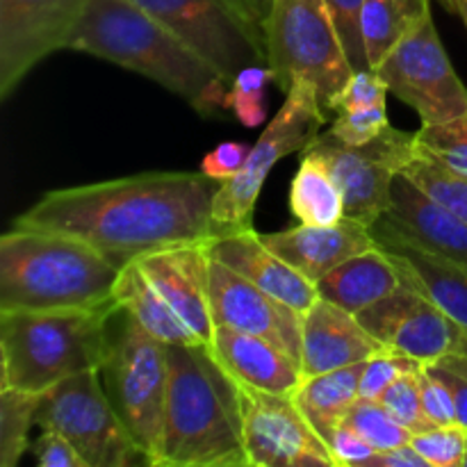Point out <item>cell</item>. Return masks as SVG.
<instances>
[{"instance_id": "obj_48", "label": "cell", "mask_w": 467, "mask_h": 467, "mask_svg": "<svg viewBox=\"0 0 467 467\" xmlns=\"http://www.w3.org/2000/svg\"><path fill=\"white\" fill-rule=\"evenodd\" d=\"M438 3L442 5V7L447 9V12L451 14H463V7H465V0H438Z\"/></svg>"}, {"instance_id": "obj_23", "label": "cell", "mask_w": 467, "mask_h": 467, "mask_svg": "<svg viewBox=\"0 0 467 467\" xmlns=\"http://www.w3.org/2000/svg\"><path fill=\"white\" fill-rule=\"evenodd\" d=\"M210 351L237 383L260 390L292 395L304 379L301 365L274 342L237 328L217 324Z\"/></svg>"}, {"instance_id": "obj_3", "label": "cell", "mask_w": 467, "mask_h": 467, "mask_svg": "<svg viewBox=\"0 0 467 467\" xmlns=\"http://www.w3.org/2000/svg\"><path fill=\"white\" fill-rule=\"evenodd\" d=\"M169 388L160 467H244L237 381L205 345H167Z\"/></svg>"}, {"instance_id": "obj_29", "label": "cell", "mask_w": 467, "mask_h": 467, "mask_svg": "<svg viewBox=\"0 0 467 467\" xmlns=\"http://www.w3.org/2000/svg\"><path fill=\"white\" fill-rule=\"evenodd\" d=\"M44 392H27L18 388H0V467H14L30 450L32 424Z\"/></svg>"}, {"instance_id": "obj_33", "label": "cell", "mask_w": 467, "mask_h": 467, "mask_svg": "<svg viewBox=\"0 0 467 467\" xmlns=\"http://www.w3.org/2000/svg\"><path fill=\"white\" fill-rule=\"evenodd\" d=\"M269 82H274V71L269 64H254V67L242 68L228 89L226 105L233 109L237 121L246 128H258L267 117V91Z\"/></svg>"}, {"instance_id": "obj_41", "label": "cell", "mask_w": 467, "mask_h": 467, "mask_svg": "<svg viewBox=\"0 0 467 467\" xmlns=\"http://www.w3.org/2000/svg\"><path fill=\"white\" fill-rule=\"evenodd\" d=\"M30 451L41 467H87L76 447L62 433L50 429H44V433L30 445Z\"/></svg>"}, {"instance_id": "obj_6", "label": "cell", "mask_w": 467, "mask_h": 467, "mask_svg": "<svg viewBox=\"0 0 467 467\" xmlns=\"http://www.w3.org/2000/svg\"><path fill=\"white\" fill-rule=\"evenodd\" d=\"M100 379L109 404L146 465H162L169 388L167 345L123 313L117 331L109 333V351L100 368Z\"/></svg>"}, {"instance_id": "obj_44", "label": "cell", "mask_w": 467, "mask_h": 467, "mask_svg": "<svg viewBox=\"0 0 467 467\" xmlns=\"http://www.w3.org/2000/svg\"><path fill=\"white\" fill-rule=\"evenodd\" d=\"M226 3L251 27V32L267 46V32H265V27H267L272 3L269 0H226Z\"/></svg>"}, {"instance_id": "obj_5", "label": "cell", "mask_w": 467, "mask_h": 467, "mask_svg": "<svg viewBox=\"0 0 467 467\" xmlns=\"http://www.w3.org/2000/svg\"><path fill=\"white\" fill-rule=\"evenodd\" d=\"M117 304L0 310V388L46 392L64 379L99 372L109 351Z\"/></svg>"}, {"instance_id": "obj_43", "label": "cell", "mask_w": 467, "mask_h": 467, "mask_svg": "<svg viewBox=\"0 0 467 467\" xmlns=\"http://www.w3.org/2000/svg\"><path fill=\"white\" fill-rule=\"evenodd\" d=\"M327 445L337 467H363L365 461L377 451L363 436H358L345 422L333 429L331 436L327 438Z\"/></svg>"}, {"instance_id": "obj_19", "label": "cell", "mask_w": 467, "mask_h": 467, "mask_svg": "<svg viewBox=\"0 0 467 467\" xmlns=\"http://www.w3.org/2000/svg\"><path fill=\"white\" fill-rule=\"evenodd\" d=\"M210 258L226 265L233 272L242 274L260 290L269 292L283 304L292 306L299 313L313 308L319 299L317 283L308 281L290 263L274 254L254 228L240 233H228L208 240Z\"/></svg>"}, {"instance_id": "obj_46", "label": "cell", "mask_w": 467, "mask_h": 467, "mask_svg": "<svg viewBox=\"0 0 467 467\" xmlns=\"http://www.w3.org/2000/svg\"><path fill=\"white\" fill-rule=\"evenodd\" d=\"M363 467H429L427 461L415 451L413 445H401L395 450L374 451Z\"/></svg>"}, {"instance_id": "obj_14", "label": "cell", "mask_w": 467, "mask_h": 467, "mask_svg": "<svg viewBox=\"0 0 467 467\" xmlns=\"http://www.w3.org/2000/svg\"><path fill=\"white\" fill-rule=\"evenodd\" d=\"M89 0H0V99L57 50L68 48Z\"/></svg>"}, {"instance_id": "obj_34", "label": "cell", "mask_w": 467, "mask_h": 467, "mask_svg": "<svg viewBox=\"0 0 467 467\" xmlns=\"http://www.w3.org/2000/svg\"><path fill=\"white\" fill-rule=\"evenodd\" d=\"M410 445L429 467H463L467 454V429L461 424L431 427L413 433Z\"/></svg>"}, {"instance_id": "obj_45", "label": "cell", "mask_w": 467, "mask_h": 467, "mask_svg": "<svg viewBox=\"0 0 467 467\" xmlns=\"http://www.w3.org/2000/svg\"><path fill=\"white\" fill-rule=\"evenodd\" d=\"M427 368L450 388L451 397H454L456 404V415H459V424L467 429V377L454 372V369L445 368L441 363H427Z\"/></svg>"}, {"instance_id": "obj_15", "label": "cell", "mask_w": 467, "mask_h": 467, "mask_svg": "<svg viewBox=\"0 0 467 467\" xmlns=\"http://www.w3.org/2000/svg\"><path fill=\"white\" fill-rule=\"evenodd\" d=\"M356 317L386 349L410 356L422 365L438 363L451 354L463 328L427 295L406 283Z\"/></svg>"}, {"instance_id": "obj_47", "label": "cell", "mask_w": 467, "mask_h": 467, "mask_svg": "<svg viewBox=\"0 0 467 467\" xmlns=\"http://www.w3.org/2000/svg\"><path fill=\"white\" fill-rule=\"evenodd\" d=\"M438 363L467 377V328H461V336L459 340H456V347L451 349V354H447L445 358H441Z\"/></svg>"}, {"instance_id": "obj_50", "label": "cell", "mask_w": 467, "mask_h": 467, "mask_svg": "<svg viewBox=\"0 0 467 467\" xmlns=\"http://www.w3.org/2000/svg\"><path fill=\"white\" fill-rule=\"evenodd\" d=\"M463 467H467V454H465V463H463Z\"/></svg>"}, {"instance_id": "obj_10", "label": "cell", "mask_w": 467, "mask_h": 467, "mask_svg": "<svg viewBox=\"0 0 467 467\" xmlns=\"http://www.w3.org/2000/svg\"><path fill=\"white\" fill-rule=\"evenodd\" d=\"M304 155L327 164L345 199V217L372 226L388 210L392 182L418 155L415 132L388 126L368 144H345L331 132H319Z\"/></svg>"}, {"instance_id": "obj_42", "label": "cell", "mask_w": 467, "mask_h": 467, "mask_svg": "<svg viewBox=\"0 0 467 467\" xmlns=\"http://www.w3.org/2000/svg\"><path fill=\"white\" fill-rule=\"evenodd\" d=\"M249 153L251 146L242 144V141H223L205 155L203 162H201V171L214 181L226 182L242 171V167L249 160Z\"/></svg>"}, {"instance_id": "obj_12", "label": "cell", "mask_w": 467, "mask_h": 467, "mask_svg": "<svg viewBox=\"0 0 467 467\" xmlns=\"http://www.w3.org/2000/svg\"><path fill=\"white\" fill-rule=\"evenodd\" d=\"M181 36L228 85L254 64H267V46L226 0H132Z\"/></svg>"}, {"instance_id": "obj_28", "label": "cell", "mask_w": 467, "mask_h": 467, "mask_svg": "<svg viewBox=\"0 0 467 467\" xmlns=\"http://www.w3.org/2000/svg\"><path fill=\"white\" fill-rule=\"evenodd\" d=\"M290 210L306 226H331L345 219V199L327 164L301 155V167L290 185Z\"/></svg>"}, {"instance_id": "obj_8", "label": "cell", "mask_w": 467, "mask_h": 467, "mask_svg": "<svg viewBox=\"0 0 467 467\" xmlns=\"http://www.w3.org/2000/svg\"><path fill=\"white\" fill-rule=\"evenodd\" d=\"M327 121L328 114L319 105L317 89L308 80L295 82L274 121L251 146L242 171L219 185L213 201V237L254 228L255 201L274 164L292 150H304Z\"/></svg>"}, {"instance_id": "obj_2", "label": "cell", "mask_w": 467, "mask_h": 467, "mask_svg": "<svg viewBox=\"0 0 467 467\" xmlns=\"http://www.w3.org/2000/svg\"><path fill=\"white\" fill-rule=\"evenodd\" d=\"M68 50L150 78L203 117L228 109V85L201 55L132 0H89Z\"/></svg>"}, {"instance_id": "obj_20", "label": "cell", "mask_w": 467, "mask_h": 467, "mask_svg": "<svg viewBox=\"0 0 467 467\" xmlns=\"http://www.w3.org/2000/svg\"><path fill=\"white\" fill-rule=\"evenodd\" d=\"M386 347L358 322L354 313L317 299L304 313L301 331V372L304 377L365 363Z\"/></svg>"}, {"instance_id": "obj_38", "label": "cell", "mask_w": 467, "mask_h": 467, "mask_svg": "<svg viewBox=\"0 0 467 467\" xmlns=\"http://www.w3.org/2000/svg\"><path fill=\"white\" fill-rule=\"evenodd\" d=\"M390 126L388 121L386 105H374V108H358V109H345V112L336 114V121L328 128L331 135L342 140L345 144H368L374 137L381 135L386 128Z\"/></svg>"}, {"instance_id": "obj_21", "label": "cell", "mask_w": 467, "mask_h": 467, "mask_svg": "<svg viewBox=\"0 0 467 467\" xmlns=\"http://www.w3.org/2000/svg\"><path fill=\"white\" fill-rule=\"evenodd\" d=\"M369 231L379 249L397 265L401 283L427 295L442 313L467 328V263L418 249L381 222H374Z\"/></svg>"}, {"instance_id": "obj_17", "label": "cell", "mask_w": 467, "mask_h": 467, "mask_svg": "<svg viewBox=\"0 0 467 467\" xmlns=\"http://www.w3.org/2000/svg\"><path fill=\"white\" fill-rule=\"evenodd\" d=\"M155 290L187 324L201 345L214 337L213 304H210L208 240L153 251L135 260Z\"/></svg>"}, {"instance_id": "obj_22", "label": "cell", "mask_w": 467, "mask_h": 467, "mask_svg": "<svg viewBox=\"0 0 467 467\" xmlns=\"http://www.w3.org/2000/svg\"><path fill=\"white\" fill-rule=\"evenodd\" d=\"M260 240L313 283L327 276L351 255L377 246L369 226L351 217L340 219L331 226L301 223L287 231L260 235Z\"/></svg>"}, {"instance_id": "obj_26", "label": "cell", "mask_w": 467, "mask_h": 467, "mask_svg": "<svg viewBox=\"0 0 467 467\" xmlns=\"http://www.w3.org/2000/svg\"><path fill=\"white\" fill-rule=\"evenodd\" d=\"M365 363L347 365V368L315 374V377H304L299 388L292 392L301 413L308 418V422L324 438V442L331 436L333 429L342 424L347 410L360 397V377H363Z\"/></svg>"}, {"instance_id": "obj_7", "label": "cell", "mask_w": 467, "mask_h": 467, "mask_svg": "<svg viewBox=\"0 0 467 467\" xmlns=\"http://www.w3.org/2000/svg\"><path fill=\"white\" fill-rule=\"evenodd\" d=\"M265 32L278 89L287 94L295 82L308 80L324 112H333L354 68L327 0H272Z\"/></svg>"}, {"instance_id": "obj_31", "label": "cell", "mask_w": 467, "mask_h": 467, "mask_svg": "<svg viewBox=\"0 0 467 467\" xmlns=\"http://www.w3.org/2000/svg\"><path fill=\"white\" fill-rule=\"evenodd\" d=\"M342 422L354 429L358 436H363L377 451L410 445V441H413V431L406 429L401 422H397L381 401L358 397L351 404V409L347 410Z\"/></svg>"}, {"instance_id": "obj_9", "label": "cell", "mask_w": 467, "mask_h": 467, "mask_svg": "<svg viewBox=\"0 0 467 467\" xmlns=\"http://www.w3.org/2000/svg\"><path fill=\"white\" fill-rule=\"evenodd\" d=\"M36 424L62 433L85 459L87 467L146 465L121 418L109 404L100 369L76 374L46 390L36 410Z\"/></svg>"}, {"instance_id": "obj_18", "label": "cell", "mask_w": 467, "mask_h": 467, "mask_svg": "<svg viewBox=\"0 0 467 467\" xmlns=\"http://www.w3.org/2000/svg\"><path fill=\"white\" fill-rule=\"evenodd\" d=\"M401 240L431 254L467 263V223L427 194L413 178L400 173L392 182L390 203L377 219Z\"/></svg>"}, {"instance_id": "obj_40", "label": "cell", "mask_w": 467, "mask_h": 467, "mask_svg": "<svg viewBox=\"0 0 467 467\" xmlns=\"http://www.w3.org/2000/svg\"><path fill=\"white\" fill-rule=\"evenodd\" d=\"M420 388H422L424 413H427L429 422H431L433 427L459 424V415H456V404L450 388H447L427 365H422V369H420Z\"/></svg>"}, {"instance_id": "obj_51", "label": "cell", "mask_w": 467, "mask_h": 467, "mask_svg": "<svg viewBox=\"0 0 467 467\" xmlns=\"http://www.w3.org/2000/svg\"><path fill=\"white\" fill-rule=\"evenodd\" d=\"M269 3H272V0H269Z\"/></svg>"}, {"instance_id": "obj_49", "label": "cell", "mask_w": 467, "mask_h": 467, "mask_svg": "<svg viewBox=\"0 0 467 467\" xmlns=\"http://www.w3.org/2000/svg\"><path fill=\"white\" fill-rule=\"evenodd\" d=\"M461 18H463L465 26H467V0H465V7H463V14H461Z\"/></svg>"}, {"instance_id": "obj_30", "label": "cell", "mask_w": 467, "mask_h": 467, "mask_svg": "<svg viewBox=\"0 0 467 467\" xmlns=\"http://www.w3.org/2000/svg\"><path fill=\"white\" fill-rule=\"evenodd\" d=\"M415 146L424 158L467 176V112L450 121L422 126L415 132Z\"/></svg>"}, {"instance_id": "obj_37", "label": "cell", "mask_w": 467, "mask_h": 467, "mask_svg": "<svg viewBox=\"0 0 467 467\" xmlns=\"http://www.w3.org/2000/svg\"><path fill=\"white\" fill-rule=\"evenodd\" d=\"M331 16L336 21L337 35H340L342 48L349 59L354 71L369 68L368 53H365L363 30H360V14H363L365 0H327Z\"/></svg>"}, {"instance_id": "obj_16", "label": "cell", "mask_w": 467, "mask_h": 467, "mask_svg": "<svg viewBox=\"0 0 467 467\" xmlns=\"http://www.w3.org/2000/svg\"><path fill=\"white\" fill-rule=\"evenodd\" d=\"M210 304L214 327L260 336L285 351L301 365V331L304 313L283 304L255 283L210 258Z\"/></svg>"}, {"instance_id": "obj_35", "label": "cell", "mask_w": 467, "mask_h": 467, "mask_svg": "<svg viewBox=\"0 0 467 467\" xmlns=\"http://www.w3.org/2000/svg\"><path fill=\"white\" fill-rule=\"evenodd\" d=\"M379 401L390 410V415L397 422H401L413 433H422L433 427V424L429 422L427 413H424L420 372L406 374V377L397 379V381L383 392Z\"/></svg>"}, {"instance_id": "obj_27", "label": "cell", "mask_w": 467, "mask_h": 467, "mask_svg": "<svg viewBox=\"0 0 467 467\" xmlns=\"http://www.w3.org/2000/svg\"><path fill=\"white\" fill-rule=\"evenodd\" d=\"M429 14L431 0H365L360 30L369 68H377L379 62Z\"/></svg>"}, {"instance_id": "obj_1", "label": "cell", "mask_w": 467, "mask_h": 467, "mask_svg": "<svg viewBox=\"0 0 467 467\" xmlns=\"http://www.w3.org/2000/svg\"><path fill=\"white\" fill-rule=\"evenodd\" d=\"M222 182L203 171H149L48 192L14 219L89 242L119 269L153 251L213 237V201Z\"/></svg>"}, {"instance_id": "obj_24", "label": "cell", "mask_w": 467, "mask_h": 467, "mask_svg": "<svg viewBox=\"0 0 467 467\" xmlns=\"http://www.w3.org/2000/svg\"><path fill=\"white\" fill-rule=\"evenodd\" d=\"M401 285V276L397 265L383 249L363 251L351 255L333 272L317 281L319 299H327L349 313L358 315L360 310L369 308L377 301L386 299L388 295Z\"/></svg>"}, {"instance_id": "obj_4", "label": "cell", "mask_w": 467, "mask_h": 467, "mask_svg": "<svg viewBox=\"0 0 467 467\" xmlns=\"http://www.w3.org/2000/svg\"><path fill=\"white\" fill-rule=\"evenodd\" d=\"M119 272L80 237L12 226L0 237V310L112 304Z\"/></svg>"}, {"instance_id": "obj_11", "label": "cell", "mask_w": 467, "mask_h": 467, "mask_svg": "<svg viewBox=\"0 0 467 467\" xmlns=\"http://www.w3.org/2000/svg\"><path fill=\"white\" fill-rule=\"evenodd\" d=\"M374 71L390 94L418 112L422 126L467 112V87L445 53L433 14L404 36Z\"/></svg>"}, {"instance_id": "obj_32", "label": "cell", "mask_w": 467, "mask_h": 467, "mask_svg": "<svg viewBox=\"0 0 467 467\" xmlns=\"http://www.w3.org/2000/svg\"><path fill=\"white\" fill-rule=\"evenodd\" d=\"M406 176L413 178L431 199L445 205L447 210L461 217L467 223V176L450 171L442 164L433 162V160L424 158V155H415L413 162L406 167Z\"/></svg>"}, {"instance_id": "obj_39", "label": "cell", "mask_w": 467, "mask_h": 467, "mask_svg": "<svg viewBox=\"0 0 467 467\" xmlns=\"http://www.w3.org/2000/svg\"><path fill=\"white\" fill-rule=\"evenodd\" d=\"M390 94L386 82L381 80L374 68H365V71H354V76L347 82L345 91L337 99L333 114L345 112V109H358V108H374V105H386V96Z\"/></svg>"}, {"instance_id": "obj_25", "label": "cell", "mask_w": 467, "mask_h": 467, "mask_svg": "<svg viewBox=\"0 0 467 467\" xmlns=\"http://www.w3.org/2000/svg\"><path fill=\"white\" fill-rule=\"evenodd\" d=\"M114 304L164 345H201L187 324L155 290L153 283L146 278L135 260L119 272L117 283H114Z\"/></svg>"}, {"instance_id": "obj_13", "label": "cell", "mask_w": 467, "mask_h": 467, "mask_svg": "<svg viewBox=\"0 0 467 467\" xmlns=\"http://www.w3.org/2000/svg\"><path fill=\"white\" fill-rule=\"evenodd\" d=\"M237 388L242 436L251 467H337L295 397L244 383H237Z\"/></svg>"}, {"instance_id": "obj_36", "label": "cell", "mask_w": 467, "mask_h": 467, "mask_svg": "<svg viewBox=\"0 0 467 467\" xmlns=\"http://www.w3.org/2000/svg\"><path fill=\"white\" fill-rule=\"evenodd\" d=\"M422 369V363L410 356L400 354V351L383 349L377 356L365 363L363 377H360V390L358 395L363 400H381L383 392L397 381V379L406 377V374H413Z\"/></svg>"}]
</instances>
